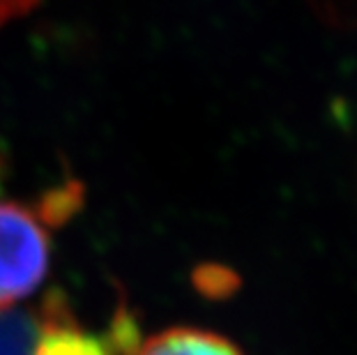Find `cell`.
I'll return each instance as SVG.
<instances>
[{
    "mask_svg": "<svg viewBox=\"0 0 357 355\" xmlns=\"http://www.w3.org/2000/svg\"><path fill=\"white\" fill-rule=\"evenodd\" d=\"M49 215L17 201H0V314L44 282L51 261Z\"/></svg>",
    "mask_w": 357,
    "mask_h": 355,
    "instance_id": "6da1fadb",
    "label": "cell"
},
{
    "mask_svg": "<svg viewBox=\"0 0 357 355\" xmlns=\"http://www.w3.org/2000/svg\"><path fill=\"white\" fill-rule=\"evenodd\" d=\"M33 355H109V351L100 339L83 332L56 300H51L35 321Z\"/></svg>",
    "mask_w": 357,
    "mask_h": 355,
    "instance_id": "7a4b0ae2",
    "label": "cell"
},
{
    "mask_svg": "<svg viewBox=\"0 0 357 355\" xmlns=\"http://www.w3.org/2000/svg\"><path fill=\"white\" fill-rule=\"evenodd\" d=\"M134 355H245L231 339L199 328H171L134 346Z\"/></svg>",
    "mask_w": 357,
    "mask_h": 355,
    "instance_id": "3957f363",
    "label": "cell"
},
{
    "mask_svg": "<svg viewBox=\"0 0 357 355\" xmlns=\"http://www.w3.org/2000/svg\"><path fill=\"white\" fill-rule=\"evenodd\" d=\"M35 321L0 314V355H33Z\"/></svg>",
    "mask_w": 357,
    "mask_h": 355,
    "instance_id": "277c9868",
    "label": "cell"
},
{
    "mask_svg": "<svg viewBox=\"0 0 357 355\" xmlns=\"http://www.w3.org/2000/svg\"><path fill=\"white\" fill-rule=\"evenodd\" d=\"M35 5V0H0V28L10 24L12 19H19Z\"/></svg>",
    "mask_w": 357,
    "mask_h": 355,
    "instance_id": "5b68a950",
    "label": "cell"
}]
</instances>
